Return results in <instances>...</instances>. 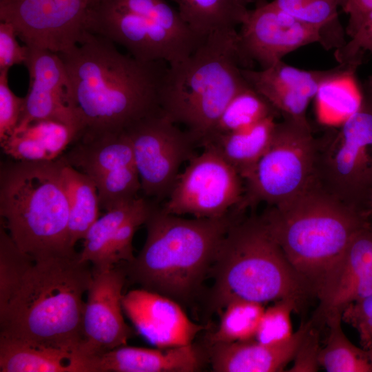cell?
Segmentation results:
<instances>
[{
	"label": "cell",
	"mask_w": 372,
	"mask_h": 372,
	"mask_svg": "<svg viewBox=\"0 0 372 372\" xmlns=\"http://www.w3.org/2000/svg\"><path fill=\"white\" fill-rule=\"evenodd\" d=\"M211 304L222 310L235 300L264 304L285 298L300 305L314 296L260 216L237 219L227 232L211 271Z\"/></svg>",
	"instance_id": "cell-7"
},
{
	"label": "cell",
	"mask_w": 372,
	"mask_h": 372,
	"mask_svg": "<svg viewBox=\"0 0 372 372\" xmlns=\"http://www.w3.org/2000/svg\"><path fill=\"white\" fill-rule=\"evenodd\" d=\"M87 9L85 0H0V20L28 47L61 53L81 39Z\"/></svg>",
	"instance_id": "cell-12"
},
{
	"label": "cell",
	"mask_w": 372,
	"mask_h": 372,
	"mask_svg": "<svg viewBox=\"0 0 372 372\" xmlns=\"http://www.w3.org/2000/svg\"><path fill=\"white\" fill-rule=\"evenodd\" d=\"M1 372H95L94 359L70 350L0 336Z\"/></svg>",
	"instance_id": "cell-21"
},
{
	"label": "cell",
	"mask_w": 372,
	"mask_h": 372,
	"mask_svg": "<svg viewBox=\"0 0 372 372\" xmlns=\"http://www.w3.org/2000/svg\"><path fill=\"white\" fill-rule=\"evenodd\" d=\"M185 23L197 36L205 38L217 30L236 28L256 0H175Z\"/></svg>",
	"instance_id": "cell-26"
},
{
	"label": "cell",
	"mask_w": 372,
	"mask_h": 372,
	"mask_svg": "<svg viewBox=\"0 0 372 372\" xmlns=\"http://www.w3.org/2000/svg\"><path fill=\"white\" fill-rule=\"evenodd\" d=\"M316 144L309 122L287 118L277 122L269 147L244 180L237 209L260 203L277 205L304 190L313 180Z\"/></svg>",
	"instance_id": "cell-9"
},
{
	"label": "cell",
	"mask_w": 372,
	"mask_h": 372,
	"mask_svg": "<svg viewBox=\"0 0 372 372\" xmlns=\"http://www.w3.org/2000/svg\"><path fill=\"white\" fill-rule=\"evenodd\" d=\"M85 30L123 45L138 60L162 61L168 65L183 59L199 45L143 17L101 3L88 7Z\"/></svg>",
	"instance_id": "cell-13"
},
{
	"label": "cell",
	"mask_w": 372,
	"mask_h": 372,
	"mask_svg": "<svg viewBox=\"0 0 372 372\" xmlns=\"http://www.w3.org/2000/svg\"><path fill=\"white\" fill-rule=\"evenodd\" d=\"M313 182L343 203L370 214L372 101L362 94L358 110L316 138Z\"/></svg>",
	"instance_id": "cell-8"
},
{
	"label": "cell",
	"mask_w": 372,
	"mask_h": 372,
	"mask_svg": "<svg viewBox=\"0 0 372 372\" xmlns=\"http://www.w3.org/2000/svg\"><path fill=\"white\" fill-rule=\"evenodd\" d=\"M279 8L317 28L325 49L342 48L346 41L339 21V0H273Z\"/></svg>",
	"instance_id": "cell-29"
},
{
	"label": "cell",
	"mask_w": 372,
	"mask_h": 372,
	"mask_svg": "<svg viewBox=\"0 0 372 372\" xmlns=\"http://www.w3.org/2000/svg\"><path fill=\"white\" fill-rule=\"evenodd\" d=\"M358 68L353 64L340 63L325 70H304L287 65L282 60L260 70L242 68V74L245 78L271 83L311 100L324 85L352 79Z\"/></svg>",
	"instance_id": "cell-25"
},
{
	"label": "cell",
	"mask_w": 372,
	"mask_h": 372,
	"mask_svg": "<svg viewBox=\"0 0 372 372\" xmlns=\"http://www.w3.org/2000/svg\"><path fill=\"white\" fill-rule=\"evenodd\" d=\"M100 207L106 211L138 197L140 177L135 165L110 171L95 181Z\"/></svg>",
	"instance_id": "cell-35"
},
{
	"label": "cell",
	"mask_w": 372,
	"mask_h": 372,
	"mask_svg": "<svg viewBox=\"0 0 372 372\" xmlns=\"http://www.w3.org/2000/svg\"><path fill=\"white\" fill-rule=\"evenodd\" d=\"M342 320L352 327L359 335L361 347H372V293L347 306Z\"/></svg>",
	"instance_id": "cell-40"
},
{
	"label": "cell",
	"mask_w": 372,
	"mask_h": 372,
	"mask_svg": "<svg viewBox=\"0 0 372 372\" xmlns=\"http://www.w3.org/2000/svg\"><path fill=\"white\" fill-rule=\"evenodd\" d=\"M8 71L0 70V142L18 126L23 104V97L17 96L9 86Z\"/></svg>",
	"instance_id": "cell-39"
},
{
	"label": "cell",
	"mask_w": 372,
	"mask_h": 372,
	"mask_svg": "<svg viewBox=\"0 0 372 372\" xmlns=\"http://www.w3.org/2000/svg\"><path fill=\"white\" fill-rule=\"evenodd\" d=\"M300 304L294 299L285 298L265 308L260 319L255 340L266 344H277L289 340L293 331L291 313Z\"/></svg>",
	"instance_id": "cell-36"
},
{
	"label": "cell",
	"mask_w": 372,
	"mask_h": 372,
	"mask_svg": "<svg viewBox=\"0 0 372 372\" xmlns=\"http://www.w3.org/2000/svg\"><path fill=\"white\" fill-rule=\"evenodd\" d=\"M92 278L79 253L34 260L0 309V336L81 353L83 298Z\"/></svg>",
	"instance_id": "cell-2"
},
{
	"label": "cell",
	"mask_w": 372,
	"mask_h": 372,
	"mask_svg": "<svg viewBox=\"0 0 372 372\" xmlns=\"http://www.w3.org/2000/svg\"><path fill=\"white\" fill-rule=\"evenodd\" d=\"M125 131L131 141L141 190L156 200L168 197L180 165L195 156V140L161 109L135 122Z\"/></svg>",
	"instance_id": "cell-11"
},
{
	"label": "cell",
	"mask_w": 372,
	"mask_h": 372,
	"mask_svg": "<svg viewBox=\"0 0 372 372\" xmlns=\"http://www.w3.org/2000/svg\"><path fill=\"white\" fill-rule=\"evenodd\" d=\"M99 0H86L88 7L96 3Z\"/></svg>",
	"instance_id": "cell-45"
},
{
	"label": "cell",
	"mask_w": 372,
	"mask_h": 372,
	"mask_svg": "<svg viewBox=\"0 0 372 372\" xmlns=\"http://www.w3.org/2000/svg\"><path fill=\"white\" fill-rule=\"evenodd\" d=\"M287 259L320 300L353 237L370 214L343 203L312 180L299 194L260 216Z\"/></svg>",
	"instance_id": "cell-3"
},
{
	"label": "cell",
	"mask_w": 372,
	"mask_h": 372,
	"mask_svg": "<svg viewBox=\"0 0 372 372\" xmlns=\"http://www.w3.org/2000/svg\"><path fill=\"white\" fill-rule=\"evenodd\" d=\"M139 198L106 211L88 230L83 239V247L79 256L81 261L92 265L93 271L107 269L106 260L112 239L118 229L136 207Z\"/></svg>",
	"instance_id": "cell-31"
},
{
	"label": "cell",
	"mask_w": 372,
	"mask_h": 372,
	"mask_svg": "<svg viewBox=\"0 0 372 372\" xmlns=\"http://www.w3.org/2000/svg\"><path fill=\"white\" fill-rule=\"evenodd\" d=\"M347 1L348 0H339L340 6L342 8Z\"/></svg>",
	"instance_id": "cell-47"
},
{
	"label": "cell",
	"mask_w": 372,
	"mask_h": 372,
	"mask_svg": "<svg viewBox=\"0 0 372 372\" xmlns=\"http://www.w3.org/2000/svg\"><path fill=\"white\" fill-rule=\"evenodd\" d=\"M240 213L187 219L154 204L145 244L123 267L127 278L178 302L189 300L211 272L220 245Z\"/></svg>",
	"instance_id": "cell-4"
},
{
	"label": "cell",
	"mask_w": 372,
	"mask_h": 372,
	"mask_svg": "<svg viewBox=\"0 0 372 372\" xmlns=\"http://www.w3.org/2000/svg\"><path fill=\"white\" fill-rule=\"evenodd\" d=\"M371 194H372V192H371Z\"/></svg>",
	"instance_id": "cell-48"
},
{
	"label": "cell",
	"mask_w": 372,
	"mask_h": 372,
	"mask_svg": "<svg viewBox=\"0 0 372 372\" xmlns=\"http://www.w3.org/2000/svg\"><path fill=\"white\" fill-rule=\"evenodd\" d=\"M346 81L347 79L335 81L324 85L319 90L331 96L320 94L316 96L322 111L331 112L333 116H342L343 121L358 110L362 101L361 92L354 91Z\"/></svg>",
	"instance_id": "cell-37"
},
{
	"label": "cell",
	"mask_w": 372,
	"mask_h": 372,
	"mask_svg": "<svg viewBox=\"0 0 372 372\" xmlns=\"http://www.w3.org/2000/svg\"><path fill=\"white\" fill-rule=\"evenodd\" d=\"M72 126L51 120L31 122L0 142L4 154L14 161L46 162L58 159L79 136Z\"/></svg>",
	"instance_id": "cell-23"
},
{
	"label": "cell",
	"mask_w": 372,
	"mask_h": 372,
	"mask_svg": "<svg viewBox=\"0 0 372 372\" xmlns=\"http://www.w3.org/2000/svg\"><path fill=\"white\" fill-rule=\"evenodd\" d=\"M278 114L262 95L249 85L231 99L211 134L201 145L214 136L247 128Z\"/></svg>",
	"instance_id": "cell-30"
},
{
	"label": "cell",
	"mask_w": 372,
	"mask_h": 372,
	"mask_svg": "<svg viewBox=\"0 0 372 372\" xmlns=\"http://www.w3.org/2000/svg\"><path fill=\"white\" fill-rule=\"evenodd\" d=\"M14 28L8 22L0 23V70H8L13 65L24 63L28 47L19 45Z\"/></svg>",
	"instance_id": "cell-42"
},
{
	"label": "cell",
	"mask_w": 372,
	"mask_h": 372,
	"mask_svg": "<svg viewBox=\"0 0 372 372\" xmlns=\"http://www.w3.org/2000/svg\"><path fill=\"white\" fill-rule=\"evenodd\" d=\"M201 348L186 345L147 349L127 344L94 358L95 372H196L205 364Z\"/></svg>",
	"instance_id": "cell-19"
},
{
	"label": "cell",
	"mask_w": 372,
	"mask_h": 372,
	"mask_svg": "<svg viewBox=\"0 0 372 372\" xmlns=\"http://www.w3.org/2000/svg\"><path fill=\"white\" fill-rule=\"evenodd\" d=\"M61 157L95 181L119 167L135 165L131 141L125 130L79 137Z\"/></svg>",
	"instance_id": "cell-22"
},
{
	"label": "cell",
	"mask_w": 372,
	"mask_h": 372,
	"mask_svg": "<svg viewBox=\"0 0 372 372\" xmlns=\"http://www.w3.org/2000/svg\"><path fill=\"white\" fill-rule=\"evenodd\" d=\"M372 293V223L351 239L338 268L319 301L318 316L340 311Z\"/></svg>",
	"instance_id": "cell-18"
},
{
	"label": "cell",
	"mask_w": 372,
	"mask_h": 372,
	"mask_svg": "<svg viewBox=\"0 0 372 372\" xmlns=\"http://www.w3.org/2000/svg\"><path fill=\"white\" fill-rule=\"evenodd\" d=\"M366 351H368L369 359H370L371 363L372 364V347L371 349H369V350H366Z\"/></svg>",
	"instance_id": "cell-46"
},
{
	"label": "cell",
	"mask_w": 372,
	"mask_h": 372,
	"mask_svg": "<svg viewBox=\"0 0 372 372\" xmlns=\"http://www.w3.org/2000/svg\"><path fill=\"white\" fill-rule=\"evenodd\" d=\"M323 319L329 333L325 345L320 349V366L327 372H372L368 351L353 344L344 334L342 312H331Z\"/></svg>",
	"instance_id": "cell-28"
},
{
	"label": "cell",
	"mask_w": 372,
	"mask_h": 372,
	"mask_svg": "<svg viewBox=\"0 0 372 372\" xmlns=\"http://www.w3.org/2000/svg\"><path fill=\"white\" fill-rule=\"evenodd\" d=\"M61 157L8 161L0 169V215L14 242L34 260L76 254L68 234Z\"/></svg>",
	"instance_id": "cell-6"
},
{
	"label": "cell",
	"mask_w": 372,
	"mask_h": 372,
	"mask_svg": "<svg viewBox=\"0 0 372 372\" xmlns=\"http://www.w3.org/2000/svg\"><path fill=\"white\" fill-rule=\"evenodd\" d=\"M309 322L302 324L289 340L277 344H262L254 339L213 344L212 369L216 372L282 371L293 360Z\"/></svg>",
	"instance_id": "cell-20"
},
{
	"label": "cell",
	"mask_w": 372,
	"mask_h": 372,
	"mask_svg": "<svg viewBox=\"0 0 372 372\" xmlns=\"http://www.w3.org/2000/svg\"><path fill=\"white\" fill-rule=\"evenodd\" d=\"M127 276L123 267L93 271L83 315L81 353L91 359L127 344L133 330L125 322L122 298Z\"/></svg>",
	"instance_id": "cell-15"
},
{
	"label": "cell",
	"mask_w": 372,
	"mask_h": 372,
	"mask_svg": "<svg viewBox=\"0 0 372 372\" xmlns=\"http://www.w3.org/2000/svg\"><path fill=\"white\" fill-rule=\"evenodd\" d=\"M62 177L69 203V238L74 247L98 219L101 208L98 191L91 178L65 161Z\"/></svg>",
	"instance_id": "cell-27"
},
{
	"label": "cell",
	"mask_w": 372,
	"mask_h": 372,
	"mask_svg": "<svg viewBox=\"0 0 372 372\" xmlns=\"http://www.w3.org/2000/svg\"><path fill=\"white\" fill-rule=\"evenodd\" d=\"M236 28L208 34L187 56L168 65L159 90V107L187 127L197 144L209 136L231 99L249 85Z\"/></svg>",
	"instance_id": "cell-5"
},
{
	"label": "cell",
	"mask_w": 372,
	"mask_h": 372,
	"mask_svg": "<svg viewBox=\"0 0 372 372\" xmlns=\"http://www.w3.org/2000/svg\"><path fill=\"white\" fill-rule=\"evenodd\" d=\"M179 174L162 209L168 214L195 218H218L238 209L245 193L244 180L213 145H203Z\"/></svg>",
	"instance_id": "cell-10"
},
{
	"label": "cell",
	"mask_w": 372,
	"mask_h": 372,
	"mask_svg": "<svg viewBox=\"0 0 372 372\" xmlns=\"http://www.w3.org/2000/svg\"><path fill=\"white\" fill-rule=\"evenodd\" d=\"M33 261L19 249L1 223L0 309L9 301Z\"/></svg>",
	"instance_id": "cell-34"
},
{
	"label": "cell",
	"mask_w": 372,
	"mask_h": 372,
	"mask_svg": "<svg viewBox=\"0 0 372 372\" xmlns=\"http://www.w3.org/2000/svg\"><path fill=\"white\" fill-rule=\"evenodd\" d=\"M360 92L372 101V75L369 76L361 85Z\"/></svg>",
	"instance_id": "cell-44"
},
{
	"label": "cell",
	"mask_w": 372,
	"mask_h": 372,
	"mask_svg": "<svg viewBox=\"0 0 372 372\" xmlns=\"http://www.w3.org/2000/svg\"><path fill=\"white\" fill-rule=\"evenodd\" d=\"M276 115L241 130L214 136L201 145L214 146L245 180L269 147L275 130Z\"/></svg>",
	"instance_id": "cell-24"
},
{
	"label": "cell",
	"mask_w": 372,
	"mask_h": 372,
	"mask_svg": "<svg viewBox=\"0 0 372 372\" xmlns=\"http://www.w3.org/2000/svg\"><path fill=\"white\" fill-rule=\"evenodd\" d=\"M24 64L28 70L30 86L15 130L35 121L51 120L74 127L80 134L83 128L73 108L70 80L58 53L28 47Z\"/></svg>",
	"instance_id": "cell-16"
},
{
	"label": "cell",
	"mask_w": 372,
	"mask_h": 372,
	"mask_svg": "<svg viewBox=\"0 0 372 372\" xmlns=\"http://www.w3.org/2000/svg\"><path fill=\"white\" fill-rule=\"evenodd\" d=\"M122 305L139 334L158 348L193 343L203 329L188 318L179 302L143 288L124 293Z\"/></svg>",
	"instance_id": "cell-17"
},
{
	"label": "cell",
	"mask_w": 372,
	"mask_h": 372,
	"mask_svg": "<svg viewBox=\"0 0 372 372\" xmlns=\"http://www.w3.org/2000/svg\"><path fill=\"white\" fill-rule=\"evenodd\" d=\"M97 3L143 17L189 43L198 45L204 39L192 32L178 11L165 0H99Z\"/></svg>",
	"instance_id": "cell-33"
},
{
	"label": "cell",
	"mask_w": 372,
	"mask_h": 372,
	"mask_svg": "<svg viewBox=\"0 0 372 372\" xmlns=\"http://www.w3.org/2000/svg\"><path fill=\"white\" fill-rule=\"evenodd\" d=\"M69 76L78 136L125 130L160 110L159 90L167 66L120 52L114 43L85 30L77 44L58 53Z\"/></svg>",
	"instance_id": "cell-1"
},
{
	"label": "cell",
	"mask_w": 372,
	"mask_h": 372,
	"mask_svg": "<svg viewBox=\"0 0 372 372\" xmlns=\"http://www.w3.org/2000/svg\"><path fill=\"white\" fill-rule=\"evenodd\" d=\"M342 10L349 17L347 26L349 27L372 10V0H348Z\"/></svg>",
	"instance_id": "cell-43"
},
{
	"label": "cell",
	"mask_w": 372,
	"mask_h": 372,
	"mask_svg": "<svg viewBox=\"0 0 372 372\" xmlns=\"http://www.w3.org/2000/svg\"><path fill=\"white\" fill-rule=\"evenodd\" d=\"M265 309L264 304L235 300L223 309L219 325L211 337L212 344L254 340Z\"/></svg>",
	"instance_id": "cell-32"
},
{
	"label": "cell",
	"mask_w": 372,
	"mask_h": 372,
	"mask_svg": "<svg viewBox=\"0 0 372 372\" xmlns=\"http://www.w3.org/2000/svg\"><path fill=\"white\" fill-rule=\"evenodd\" d=\"M320 349L319 331L313 327L312 321H310L292 360L293 365L287 371H317L320 366L318 362Z\"/></svg>",
	"instance_id": "cell-41"
},
{
	"label": "cell",
	"mask_w": 372,
	"mask_h": 372,
	"mask_svg": "<svg viewBox=\"0 0 372 372\" xmlns=\"http://www.w3.org/2000/svg\"><path fill=\"white\" fill-rule=\"evenodd\" d=\"M351 40L335 51L340 63L359 65L366 52L372 53V10L367 12L351 26L347 27Z\"/></svg>",
	"instance_id": "cell-38"
},
{
	"label": "cell",
	"mask_w": 372,
	"mask_h": 372,
	"mask_svg": "<svg viewBox=\"0 0 372 372\" xmlns=\"http://www.w3.org/2000/svg\"><path fill=\"white\" fill-rule=\"evenodd\" d=\"M254 4L238 32L239 48L247 68L257 62L265 69L302 46L322 45V36L317 28L281 10L273 1L256 0Z\"/></svg>",
	"instance_id": "cell-14"
}]
</instances>
